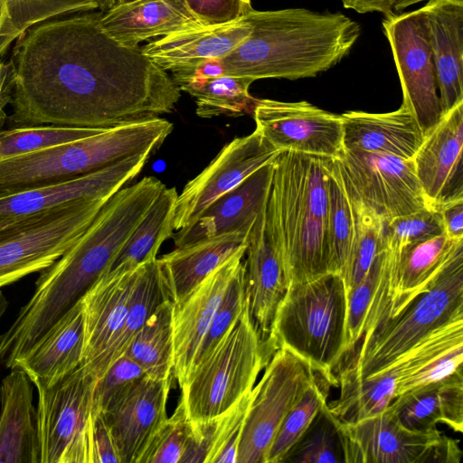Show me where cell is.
I'll list each match as a JSON object with an SVG mask.
<instances>
[{"label":"cell","instance_id":"cell-9","mask_svg":"<svg viewBox=\"0 0 463 463\" xmlns=\"http://www.w3.org/2000/svg\"><path fill=\"white\" fill-rule=\"evenodd\" d=\"M110 197L76 201L0 226V288L51 266Z\"/></svg>","mask_w":463,"mask_h":463},{"label":"cell","instance_id":"cell-6","mask_svg":"<svg viewBox=\"0 0 463 463\" xmlns=\"http://www.w3.org/2000/svg\"><path fill=\"white\" fill-rule=\"evenodd\" d=\"M463 314V248L431 286L397 315L364 334L337 368L338 384L376 375L439 326ZM337 384V386H338Z\"/></svg>","mask_w":463,"mask_h":463},{"label":"cell","instance_id":"cell-10","mask_svg":"<svg viewBox=\"0 0 463 463\" xmlns=\"http://www.w3.org/2000/svg\"><path fill=\"white\" fill-rule=\"evenodd\" d=\"M83 365L38 390L41 463H92L93 391Z\"/></svg>","mask_w":463,"mask_h":463},{"label":"cell","instance_id":"cell-34","mask_svg":"<svg viewBox=\"0 0 463 463\" xmlns=\"http://www.w3.org/2000/svg\"><path fill=\"white\" fill-rule=\"evenodd\" d=\"M252 396L253 388L218 416L189 420V436L180 463H237L243 423Z\"/></svg>","mask_w":463,"mask_h":463},{"label":"cell","instance_id":"cell-24","mask_svg":"<svg viewBox=\"0 0 463 463\" xmlns=\"http://www.w3.org/2000/svg\"><path fill=\"white\" fill-rule=\"evenodd\" d=\"M245 15L215 25H199L172 33L141 47L143 53L162 70L186 71L209 61H220L250 34Z\"/></svg>","mask_w":463,"mask_h":463},{"label":"cell","instance_id":"cell-23","mask_svg":"<svg viewBox=\"0 0 463 463\" xmlns=\"http://www.w3.org/2000/svg\"><path fill=\"white\" fill-rule=\"evenodd\" d=\"M265 208L255 221L244 259V294L249 316L268 353L274 317L287 283L283 269L266 229ZM271 356V354H270Z\"/></svg>","mask_w":463,"mask_h":463},{"label":"cell","instance_id":"cell-53","mask_svg":"<svg viewBox=\"0 0 463 463\" xmlns=\"http://www.w3.org/2000/svg\"><path fill=\"white\" fill-rule=\"evenodd\" d=\"M396 0H342L346 9H352L360 14L379 12L384 15L393 14L392 6Z\"/></svg>","mask_w":463,"mask_h":463},{"label":"cell","instance_id":"cell-50","mask_svg":"<svg viewBox=\"0 0 463 463\" xmlns=\"http://www.w3.org/2000/svg\"><path fill=\"white\" fill-rule=\"evenodd\" d=\"M203 25H215L238 20L252 10L250 0H185Z\"/></svg>","mask_w":463,"mask_h":463},{"label":"cell","instance_id":"cell-49","mask_svg":"<svg viewBox=\"0 0 463 463\" xmlns=\"http://www.w3.org/2000/svg\"><path fill=\"white\" fill-rule=\"evenodd\" d=\"M146 375L136 362L126 355L115 360L97 379L93 391V416L104 412L132 383Z\"/></svg>","mask_w":463,"mask_h":463},{"label":"cell","instance_id":"cell-13","mask_svg":"<svg viewBox=\"0 0 463 463\" xmlns=\"http://www.w3.org/2000/svg\"><path fill=\"white\" fill-rule=\"evenodd\" d=\"M335 159L348 195L385 222L428 207L412 159L344 148Z\"/></svg>","mask_w":463,"mask_h":463},{"label":"cell","instance_id":"cell-33","mask_svg":"<svg viewBox=\"0 0 463 463\" xmlns=\"http://www.w3.org/2000/svg\"><path fill=\"white\" fill-rule=\"evenodd\" d=\"M249 234L231 232L203 239L175 248L158 259L170 298L175 303L181 300L211 272L247 245Z\"/></svg>","mask_w":463,"mask_h":463},{"label":"cell","instance_id":"cell-31","mask_svg":"<svg viewBox=\"0 0 463 463\" xmlns=\"http://www.w3.org/2000/svg\"><path fill=\"white\" fill-rule=\"evenodd\" d=\"M405 429L429 431L444 424L463 431V372L406 392L386 408Z\"/></svg>","mask_w":463,"mask_h":463},{"label":"cell","instance_id":"cell-26","mask_svg":"<svg viewBox=\"0 0 463 463\" xmlns=\"http://www.w3.org/2000/svg\"><path fill=\"white\" fill-rule=\"evenodd\" d=\"M429 26L442 115L463 103V0H429Z\"/></svg>","mask_w":463,"mask_h":463},{"label":"cell","instance_id":"cell-36","mask_svg":"<svg viewBox=\"0 0 463 463\" xmlns=\"http://www.w3.org/2000/svg\"><path fill=\"white\" fill-rule=\"evenodd\" d=\"M177 196L175 187L165 186L161 191L106 272L133 269L156 258L162 243L174 234Z\"/></svg>","mask_w":463,"mask_h":463},{"label":"cell","instance_id":"cell-46","mask_svg":"<svg viewBox=\"0 0 463 463\" xmlns=\"http://www.w3.org/2000/svg\"><path fill=\"white\" fill-rule=\"evenodd\" d=\"M383 258L384 250L377 255L363 280L346 294L345 341L342 359L355 347L364 335L365 320L382 278Z\"/></svg>","mask_w":463,"mask_h":463},{"label":"cell","instance_id":"cell-17","mask_svg":"<svg viewBox=\"0 0 463 463\" xmlns=\"http://www.w3.org/2000/svg\"><path fill=\"white\" fill-rule=\"evenodd\" d=\"M255 130L279 152L336 158L343 150L340 115L302 100L257 99L253 109Z\"/></svg>","mask_w":463,"mask_h":463},{"label":"cell","instance_id":"cell-21","mask_svg":"<svg viewBox=\"0 0 463 463\" xmlns=\"http://www.w3.org/2000/svg\"><path fill=\"white\" fill-rule=\"evenodd\" d=\"M171 384L172 378L145 375L101 412L120 463H136L150 436L167 418Z\"/></svg>","mask_w":463,"mask_h":463},{"label":"cell","instance_id":"cell-11","mask_svg":"<svg viewBox=\"0 0 463 463\" xmlns=\"http://www.w3.org/2000/svg\"><path fill=\"white\" fill-rule=\"evenodd\" d=\"M264 368L260 381L253 387L237 463H266L285 417L320 374L287 348L277 349Z\"/></svg>","mask_w":463,"mask_h":463},{"label":"cell","instance_id":"cell-48","mask_svg":"<svg viewBox=\"0 0 463 463\" xmlns=\"http://www.w3.org/2000/svg\"><path fill=\"white\" fill-rule=\"evenodd\" d=\"M443 233L439 212L427 207L386 222L383 246L384 250H401L404 247Z\"/></svg>","mask_w":463,"mask_h":463},{"label":"cell","instance_id":"cell-20","mask_svg":"<svg viewBox=\"0 0 463 463\" xmlns=\"http://www.w3.org/2000/svg\"><path fill=\"white\" fill-rule=\"evenodd\" d=\"M463 103L443 114L412 158L427 205L434 210L463 199Z\"/></svg>","mask_w":463,"mask_h":463},{"label":"cell","instance_id":"cell-29","mask_svg":"<svg viewBox=\"0 0 463 463\" xmlns=\"http://www.w3.org/2000/svg\"><path fill=\"white\" fill-rule=\"evenodd\" d=\"M105 32L118 43L137 47L146 40L203 25L185 0H132L99 12Z\"/></svg>","mask_w":463,"mask_h":463},{"label":"cell","instance_id":"cell-43","mask_svg":"<svg viewBox=\"0 0 463 463\" xmlns=\"http://www.w3.org/2000/svg\"><path fill=\"white\" fill-rule=\"evenodd\" d=\"M106 129L54 125L14 127L0 131V161L89 137Z\"/></svg>","mask_w":463,"mask_h":463},{"label":"cell","instance_id":"cell-22","mask_svg":"<svg viewBox=\"0 0 463 463\" xmlns=\"http://www.w3.org/2000/svg\"><path fill=\"white\" fill-rule=\"evenodd\" d=\"M272 175L273 162L218 198L194 223L173 234L175 247L231 232L249 234L267 204Z\"/></svg>","mask_w":463,"mask_h":463},{"label":"cell","instance_id":"cell-40","mask_svg":"<svg viewBox=\"0 0 463 463\" xmlns=\"http://www.w3.org/2000/svg\"><path fill=\"white\" fill-rule=\"evenodd\" d=\"M346 463L341 421L327 403L317 412L280 463Z\"/></svg>","mask_w":463,"mask_h":463},{"label":"cell","instance_id":"cell-25","mask_svg":"<svg viewBox=\"0 0 463 463\" xmlns=\"http://www.w3.org/2000/svg\"><path fill=\"white\" fill-rule=\"evenodd\" d=\"M462 248L463 239L453 240L443 233L401 250L387 249L391 253L390 281L385 309L377 325L397 315L427 290L442 268Z\"/></svg>","mask_w":463,"mask_h":463},{"label":"cell","instance_id":"cell-35","mask_svg":"<svg viewBox=\"0 0 463 463\" xmlns=\"http://www.w3.org/2000/svg\"><path fill=\"white\" fill-rule=\"evenodd\" d=\"M170 298L158 259L140 264L136 270L128 312L123 325L107 350L89 373L100 378L109 366L122 356L134 336L139 332L156 308Z\"/></svg>","mask_w":463,"mask_h":463},{"label":"cell","instance_id":"cell-15","mask_svg":"<svg viewBox=\"0 0 463 463\" xmlns=\"http://www.w3.org/2000/svg\"><path fill=\"white\" fill-rule=\"evenodd\" d=\"M383 32L390 43L402 90V104L425 136L442 116L429 26L421 8L385 15Z\"/></svg>","mask_w":463,"mask_h":463},{"label":"cell","instance_id":"cell-41","mask_svg":"<svg viewBox=\"0 0 463 463\" xmlns=\"http://www.w3.org/2000/svg\"><path fill=\"white\" fill-rule=\"evenodd\" d=\"M5 20L0 31V56L29 28L59 15L98 9L95 0H4Z\"/></svg>","mask_w":463,"mask_h":463},{"label":"cell","instance_id":"cell-56","mask_svg":"<svg viewBox=\"0 0 463 463\" xmlns=\"http://www.w3.org/2000/svg\"><path fill=\"white\" fill-rule=\"evenodd\" d=\"M422 1H429V0H396L392 6L393 13L395 12H402L405 8L415 5L417 3L422 2Z\"/></svg>","mask_w":463,"mask_h":463},{"label":"cell","instance_id":"cell-45","mask_svg":"<svg viewBox=\"0 0 463 463\" xmlns=\"http://www.w3.org/2000/svg\"><path fill=\"white\" fill-rule=\"evenodd\" d=\"M190 430L182 402L153 432L136 463H180Z\"/></svg>","mask_w":463,"mask_h":463},{"label":"cell","instance_id":"cell-1","mask_svg":"<svg viewBox=\"0 0 463 463\" xmlns=\"http://www.w3.org/2000/svg\"><path fill=\"white\" fill-rule=\"evenodd\" d=\"M9 65L14 127L111 128L172 113L181 90L141 47L118 43L99 13L38 24L17 38Z\"/></svg>","mask_w":463,"mask_h":463},{"label":"cell","instance_id":"cell-52","mask_svg":"<svg viewBox=\"0 0 463 463\" xmlns=\"http://www.w3.org/2000/svg\"><path fill=\"white\" fill-rule=\"evenodd\" d=\"M444 233L450 239H463V199L449 203L438 210Z\"/></svg>","mask_w":463,"mask_h":463},{"label":"cell","instance_id":"cell-47","mask_svg":"<svg viewBox=\"0 0 463 463\" xmlns=\"http://www.w3.org/2000/svg\"><path fill=\"white\" fill-rule=\"evenodd\" d=\"M244 270L243 261V264L231 280L210 326L198 347L190 374L211 354L222 337L242 313L245 307Z\"/></svg>","mask_w":463,"mask_h":463},{"label":"cell","instance_id":"cell-14","mask_svg":"<svg viewBox=\"0 0 463 463\" xmlns=\"http://www.w3.org/2000/svg\"><path fill=\"white\" fill-rule=\"evenodd\" d=\"M458 345H463V314L439 326L376 375L339 383L340 395L328 406L347 424L378 415L395 398L401 383Z\"/></svg>","mask_w":463,"mask_h":463},{"label":"cell","instance_id":"cell-8","mask_svg":"<svg viewBox=\"0 0 463 463\" xmlns=\"http://www.w3.org/2000/svg\"><path fill=\"white\" fill-rule=\"evenodd\" d=\"M245 307L211 354L189 375L181 388L190 420L218 416L252 390L270 359Z\"/></svg>","mask_w":463,"mask_h":463},{"label":"cell","instance_id":"cell-54","mask_svg":"<svg viewBox=\"0 0 463 463\" xmlns=\"http://www.w3.org/2000/svg\"><path fill=\"white\" fill-rule=\"evenodd\" d=\"M9 65L0 60V131L7 122L8 115L5 111L11 102V85L9 80Z\"/></svg>","mask_w":463,"mask_h":463},{"label":"cell","instance_id":"cell-30","mask_svg":"<svg viewBox=\"0 0 463 463\" xmlns=\"http://www.w3.org/2000/svg\"><path fill=\"white\" fill-rule=\"evenodd\" d=\"M33 382L13 368L0 385V463H41Z\"/></svg>","mask_w":463,"mask_h":463},{"label":"cell","instance_id":"cell-55","mask_svg":"<svg viewBox=\"0 0 463 463\" xmlns=\"http://www.w3.org/2000/svg\"><path fill=\"white\" fill-rule=\"evenodd\" d=\"M132 0H95L99 12H106L120 4L129 2Z\"/></svg>","mask_w":463,"mask_h":463},{"label":"cell","instance_id":"cell-28","mask_svg":"<svg viewBox=\"0 0 463 463\" xmlns=\"http://www.w3.org/2000/svg\"><path fill=\"white\" fill-rule=\"evenodd\" d=\"M340 117L344 149L412 159L424 138L415 117L403 105L391 112L347 111Z\"/></svg>","mask_w":463,"mask_h":463},{"label":"cell","instance_id":"cell-19","mask_svg":"<svg viewBox=\"0 0 463 463\" xmlns=\"http://www.w3.org/2000/svg\"><path fill=\"white\" fill-rule=\"evenodd\" d=\"M246 249L247 245L241 247L181 300L174 302L173 373L180 388L188 379L198 347L231 280L243 264Z\"/></svg>","mask_w":463,"mask_h":463},{"label":"cell","instance_id":"cell-32","mask_svg":"<svg viewBox=\"0 0 463 463\" xmlns=\"http://www.w3.org/2000/svg\"><path fill=\"white\" fill-rule=\"evenodd\" d=\"M85 317L80 299L24 355L16 367L23 369L34 385H47L81 364Z\"/></svg>","mask_w":463,"mask_h":463},{"label":"cell","instance_id":"cell-16","mask_svg":"<svg viewBox=\"0 0 463 463\" xmlns=\"http://www.w3.org/2000/svg\"><path fill=\"white\" fill-rule=\"evenodd\" d=\"M279 153L257 130L227 143L178 194L174 230L194 223L214 201L273 162Z\"/></svg>","mask_w":463,"mask_h":463},{"label":"cell","instance_id":"cell-58","mask_svg":"<svg viewBox=\"0 0 463 463\" xmlns=\"http://www.w3.org/2000/svg\"><path fill=\"white\" fill-rule=\"evenodd\" d=\"M5 20V4L4 0H0V31Z\"/></svg>","mask_w":463,"mask_h":463},{"label":"cell","instance_id":"cell-2","mask_svg":"<svg viewBox=\"0 0 463 463\" xmlns=\"http://www.w3.org/2000/svg\"><path fill=\"white\" fill-rule=\"evenodd\" d=\"M165 185L154 176L123 187L102 206L79 239L43 269L31 299L0 334V352L17 361L108 270L132 232Z\"/></svg>","mask_w":463,"mask_h":463},{"label":"cell","instance_id":"cell-37","mask_svg":"<svg viewBox=\"0 0 463 463\" xmlns=\"http://www.w3.org/2000/svg\"><path fill=\"white\" fill-rule=\"evenodd\" d=\"M355 234V217L339 166L331 160L327 176L326 228L327 273L342 278L348 264Z\"/></svg>","mask_w":463,"mask_h":463},{"label":"cell","instance_id":"cell-42","mask_svg":"<svg viewBox=\"0 0 463 463\" xmlns=\"http://www.w3.org/2000/svg\"><path fill=\"white\" fill-rule=\"evenodd\" d=\"M349 199L355 217V234L351 256L342 276L346 294L363 280L377 255L384 250L383 234L386 223L371 208L350 196Z\"/></svg>","mask_w":463,"mask_h":463},{"label":"cell","instance_id":"cell-4","mask_svg":"<svg viewBox=\"0 0 463 463\" xmlns=\"http://www.w3.org/2000/svg\"><path fill=\"white\" fill-rule=\"evenodd\" d=\"M332 158L282 151L273 161L266 229L287 288L327 274V176Z\"/></svg>","mask_w":463,"mask_h":463},{"label":"cell","instance_id":"cell-44","mask_svg":"<svg viewBox=\"0 0 463 463\" xmlns=\"http://www.w3.org/2000/svg\"><path fill=\"white\" fill-rule=\"evenodd\" d=\"M333 384L322 374L307 389L282 421L269 449L266 463H280L303 434L319 409L326 403ZM334 386V385H333Z\"/></svg>","mask_w":463,"mask_h":463},{"label":"cell","instance_id":"cell-12","mask_svg":"<svg viewBox=\"0 0 463 463\" xmlns=\"http://www.w3.org/2000/svg\"><path fill=\"white\" fill-rule=\"evenodd\" d=\"M346 463H460L458 440L438 428L413 431L385 409L355 423L341 422Z\"/></svg>","mask_w":463,"mask_h":463},{"label":"cell","instance_id":"cell-27","mask_svg":"<svg viewBox=\"0 0 463 463\" xmlns=\"http://www.w3.org/2000/svg\"><path fill=\"white\" fill-rule=\"evenodd\" d=\"M137 268L104 273L81 298L85 317L81 365L88 372L99 361L123 325Z\"/></svg>","mask_w":463,"mask_h":463},{"label":"cell","instance_id":"cell-57","mask_svg":"<svg viewBox=\"0 0 463 463\" xmlns=\"http://www.w3.org/2000/svg\"><path fill=\"white\" fill-rule=\"evenodd\" d=\"M8 307V301L4 293L0 290V318L5 314Z\"/></svg>","mask_w":463,"mask_h":463},{"label":"cell","instance_id":"cell-7","mask_svg":"<svg viewBox=\"0 0 463 463\" xmlns=\"http://www.w3.org/2000/svg\"><path fill=\"white\" fill-rule=\"evenodd\" d=\"M345 312L346 293L338 275L288 287L274 317L269 352L287 348L337 386L334 371L345 354Z\"/></svg>","mask_w":463,"mask_h":463},{"label":"cell","instance_id":"cell-51","mask_svg":"<svg viewBox=\"0 0 463 463\" xmlns=\"http://www.w3.org/2000/svg\"><path fill=\"white\" fill-rule=\"evenodd\" d=\"M120 463L116 447L103 414L93 416L92 422V463Z\"/></svg>","mask_w":463,"mask_h":463},{"label":"cell","instance_id":"cell-5","mask_svg":"<svg viewBox=\"0 0 463 463\" xmlns=\"http://www.w3.org/2000/svg\"><path fill=\"white\" fill-rule=\"evenodd\" d=\"M173 131L162 118L131 122L0 161V195L61 183L126 157L157 150Z\"/></svg>","mask_w":463,"mask_h":463},{"label":"cell","instance_id":"cell-3","mask_svg":"<svg viewBox=\"0 0 463 463\" xmlns=\"http://www.w3.org/2000/svg\"><path fill=\"white\" fill-rule=\"evenodd\" d=\"M245 17L251 24L249 36L220 64L222 75L253 81L315 77L341 61L361 33L360 25L341 13L252 9Z\"/></svg>","mask_w":463,"mask_h":463},{"label":"cell","instance_id":"cell-18","mask_svg":"<svg viewBox=\"0 0 463 463\" xmlns=\"http://www.w3.org/2000/svg\"><path fill=\"white\" fill-rule=\"evenodd\" d=\"M151 151L53 184L0 195V226L76 201L110 197L140 174Z\"/></svg>","mask_w":463,"mask_h":463},{"label":"cell","instance_id":"cell-39","mask_svg":"<svg viewBox=\"0 0 463 463\" xmlns=\"http://www.w3.org/2000/svg\"><path fill=\"white\" fill-rule=\"evenodd\" d=\"M173 307L171 298L163 301L123 354L140 365L146 375L155 379L165 380L173 373Z\"/></svg>","mask_w":463,"mask_h":463},{"label":"cell","instance_id":"cell-38","mask_svg":"<svg viewBox=\"0 0 463 463\" xmlns=\"http://www.w3.org/2000/svg\"><path fill=\"white\" fill-rule=\"evenodd\" d=\"M252 80L221 75L206 79H190L176 85L195 100L196 115L203 118L219 116L241 117L253 112L257 101L250 93Z\"/></svg>","mask_w":463,"mask_h":463}]
</instances>
